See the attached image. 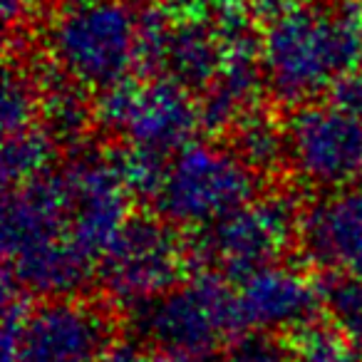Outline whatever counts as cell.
<instances>
[{"label": "cell", "mask_w": 362, "mask_h": 362, "mask_svg": "<svg viewBox=\"0 0 362 362\" xmlns=\"http://www.w3.org/2000/svg\"><path fill=\"white\" fill-rule=\"evenodd\" d=\"M271 97L300 107L330 95L362 57V0H256Z\"/></svg>", "instance_id": "obj_1"}, {"label": "cell", "mask_w": 362, "mask_h": 362, "mask_svg": "<svg viewBox=\"0 0 362 362\" xmlns=\"http://www.w3.org/2000/svg\"><path fill=\"white\" fill-rule=\"evenodd\" d=\"M3 261L8 281L42 300L77 296L95 276L97 263L75 241L57 169L6 189Z\"/></svg>", "instance_id": "obj_2"}, {"label": "cell", "mask_w": 362, "mask_h": 362, "mask_svg": "<svg viewBox=\"0 0 362 362\" xmlns=\"http://www.w3.org/2000/svg\"><path fill=\"white\" fill-rule=\"evenodd\" d=\"M45 45L62 77L107 92L141 70V13L127 0L70 3L50 21Z\"/></svg>", "instance_id": "obj_3"}, {"label": "cell", "mask_w": 362, "mask_h": 362, "mask_svg": "<svg viewBox=\"0 0 362 362\" xmlns=\"http://www.w3.org/2000/svg\"><path fill=\"white\" fill-rule=\"evenodd\" d=\"M134 325L159 352L187 362L223 357L246 330L236 291L206 271L134 310Z\"/></svg>", "instance_id": "obj_4"}, {"label": "cell", "mask_w": 362, "mask_h": 362, "mask_svg": "<svg viewBox=\"0 0 362 362\" xmlns=\"http://www.w3.org/2000/svg\"><path fill=\"white\" fill-rule=\"evenodd\" d=\"M256 189L258 174L233 146L194 141L169 159L151 204L171 226L204 231L256 199Z\"/></svg>", "instance_id": "obj_5"}, {"label": "cell", "mask_w": 362, "mask_h": 362, "mask_svg": "<svg viewBox=\"0 0 362 362\" xmlns=\"http://www.w3.org/2000/svg\"><path fill=\"white\" fill-rule=\"evenodd\" d=\"M95 117L122 141V149L161 161L194 144L204 127L197 95L166 77L129 80L100 92Z\"/></svg>", "instance_id": "obj_6"}, {"label": "cell", "mask_w": 362, "mask_h": 362, "mask_svg": "<svg viewBox=\"0 0 362 362\" xmlns=\"http://www.w3.org/2000/svg\"><path fill=\"white\" fill-rule=\"evenodd\" d=\"M300 214V204L291 194H263L199 231L192 256L206 266V273L241 283L281 263L288 248L298 243Z\"/></svg>", "instance_id": "obj_7"}, {"label": "cell", "mask_w": 362, "mask_h": 362, "mask_svg": "<svg viewBox=\"0 0 362 362\" xmlns=\"http://www.w3.org/2000/svg\"><path fill=\"white\" fill-rule=\"evenodd\" d=\"M189 258L192 248L176 226L159 216H132L100 258L97 278L115 305L139 310L187 281Z\"/></svg>", "instance_id": "obj_8"}, {"label": "cell", "mask_w": 362, "mask_h": 362, "mask_svg": "<svg viewBox=\"0 0 362 362\" xmlns=\"http://www.w3.org/2000/svg\"><path fill=\"white\" fill-rule=\"evenodd\" d=\"M286 164L298 181L320 194L362 181V117L332 100H317L291 112Z\"/></svg>", "instance_id": "obj_9"}, {"label": "cell", "mask_w": 362, "mask_h": 362, "mask_svg": "<svg viewBox=\"0 0 362 362\" xmlns=\"http://www.w3.org/2000/svg\"><path fill=\"white\" fill-rule=\"evenodd\" d=\"M57 176L77 246L100 266V258L129 223L134 194L127 187L115 156L82 151L60 166Z\"/></svg>", "instance_id": "obj_10"}, {"label": "cell", "mask_w": 362, "mask_h": 362, "mask_svg": "<svg viewBox=\"0 0 362 362\" xmlns=\"http://www.w3.org/2000/svg\"><path fill=\"white\" fill-rule=\"evenodd\" d=\"M117 320L105 305L80 296L50 298L28 315L21 362H110Z\"/></svg>", "instance_id": "obj_11"}, {"label": "cell", "mask_w": 362, "mask_h": 362, "mask_svg": "<svg viewBox=\"0 0 362 362\" xmlns=\"http://www.w3.org/2000/svg\"><path fill=\"white\" fill-rule=\"evenodd\" d=\"M303 256L335 278H362V181L317 194L300 214Z\"/></svg>", "instance_id": "obj_12"}, {"label": "cell", "mask_w": 362, "mask_h": 362, "mask_svg": "<svg viewBox=\"0 0 362 362\" xmlns=\"http://www.w3.org/2000/svg\"><path fill=\"white\" fill-rule=\"evenodd\" d=\"M246 330L276 332L305 330L322 308V288L305 271L276 263L248 276L236 288Z\"/></svg>", "instance_id": "obj_13"}, {"label": "cell", "mask_w": 362, "mask_h": 362, "mask_svg": "<svg viewBox=\"0 0 362 362\" xmlns=\"http://www.w3.org/2000/svg\"><path fill=\"white\" fill-rule=\"evenodd\" d=\"M57 154V141L42 124L8 134L3 144V184L16 189L50 174Z\"/></svg>", "instance_id": "obj_14"}, {"label": "cell", "mask_w": 362, "mask_h": 362, "mask_svg": "<svg viewBox=\"0 0 362 362\" xmlns=\"http://www.w3.org/2000/svg\"><path fill=\"white\" fill-rule=\"evenodd\" d=\"M236 154L258 176L286 164V132L268 115L253 112L236 127Z\"/></svg>", "instance_id": "obj_15"}, {"label": "cell", "mask_w": 362, "mask_h": 362, "mask_svg": "<svg viewBox=\"0 0 362 362\" xmlns=\"http://www.w3.org/2000/svg\"><path fill=\"white\" fill-rule=\"evenodd\" d=\"M95 112L87 107L80 85L65 77V85L42 87L40 124L50 132L55 141H75L85 134L90 117Z\"/></svg>", "instance_id": "obj_16"}, {"label": "cell", "mask_w": 362, "mask_h": 362, "mask_svg": "<svg viewBox=\"0 0 362 362\" xmlns=\"http://www.w3.org/2000/svg\"><path fill=\"white\" fill-rule=\"evenodd\" d=\"M40 82L21 65H8L6 82H3V105H0V119H3L6 136L40 124Z\"/></svg>", "instance_id": "obj_17"}, {"label": "cell", "mask_w": 362, "mask_h": 362, "mask_svg": "<svg viewBox=\"0 0 362 362\" xmlns=\"http://www.w3.org/2000/svg\"><path fill=\"white\" fill-rule=\"evenodd\" d=\"M322 308L330 327L362 357V278H332L322 288Z\"/></svg>", "instance_id": "obj_18"}, {"label": "cell", "mask_w": 362, "mask_h": 362, "mask_svg": "<svg viewBox=\"0 0 362 362\" xmlns=\"http://www.w3.org/2000/svg\"><path fill=\"white\" fill-rule=\"evenodd\" d=\"M293 360L296 362H360L362 357L340 337L335 327L308 325L293 337Z\"/></svg>", "instance_id": "obj_19"}, {"label": "cell", "mask_w": 362, "mask_h": 362, "mask_svg": "<svg viewBox=\"0 0 362 362\" xmlns=\"http://www.w3.org/2000/svg\"><path fill=\"white\" fill-rule=\"evenodd\" d=\"M28 315H30L28 293H23L16 283L6 278V286H3V362H21Z\"/></svg>", "instance_id": "obj_20"}, {"label": "cell", "mask_w": 362, "mask_h": 362, "mask_svg": "<svg viewBox=\"0 0 362 362\" xmlns=\"http://www.w3.org/2000/svg\"><path fill=\"white\" fill-rule=\"evenodd\" d=\"M221 362H296L293 347L278 340V335L268 332H248L238 337L226 352Z\"/></svg>", "instance_id": "obj_21"}, {"label": "cell", "mask_w": 362, "mask_h": 362, "mask_svg": "<svg viewBox=\"0 0 362 362\" xmlns=\"http://www.w3.org/2000/svg\"><path fill=\"white\" fill-rule=\"evenodd\" d=\"M0 8H3V21H6L8 30H16L33 16L37 0H0Z\"/></svg>", "instance_id": "obj_22"}, {"label": "cell", "mask_w": 362, "mask_h": 362, "mask_svg": "<svg viewBox=\"0 0 362 362\" xmlns=\"http://www.w3.org/2000/svg\"><path fill=\"white\" fill-rule=\"evenodd\" d=\"M110 362H187V360H179L174 355H166V352H139L129 345H119L115 352H112Z\"/></svg>", "instance_id": "obj_23"}, {"label": "cell", "mask_w": 362, "mask_h": 362, "mask_svg": "<svg viewBox=\"0 0 362 362\" xmlns=\"http://www.w3.org/2000/svg\"><path fill=\"white\" fill-rule=\"evenodd\" d=\"M355 72H357V75L362 77V57H360V65H357V70H355Z\"/></svg>", "instance_id": "obj_24"}, {"label": "cell", "mask_w": 362, "mask_h": 362, "mask_svg": "<svg viewBox=\"0 0 362 362\" xmlns=\"http://www.w3.org/2000/svg\"><path fill=\"white\" fill-rule=\"evenodd\" d=\"M67 3H85V0H67Z\"/></svg>", "instance_id": "obj_25"}, {"label": "cell", "mask_w": 362, "mask_h": 362, "mask_svg": "<svg viewBox=\"0 0 362 362\" xmlns=\"http://www.w3.org/2000/svg\"><path fill=\"white\" fill-rule=\"evenodd\" d=\"M360 362H362V360H360Z\"/></svg>", "instance_id": "obj_26"}]
</instances>
